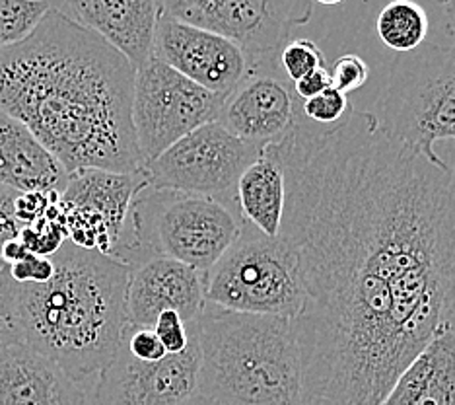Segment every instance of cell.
<instances>
[{"instance_id": "obj_9", "label": "cell", "mask_w": 455, "mask_h": 405, "mask_svg": "<svg viewBox=\"0 0 455 405\" xmlns=\"http://www.w3.org/2000/svg\"><path fill=\"white\" fill-rule=\"evenodd\" d=\"M261 149L237 139L219 121L185 134L144 164L148 187L211 197L237 209L235 185Z\"/></svg>"}, {"instance_id": "obj_27", "label": "cell", "mask_w": 455, "mask_h": 405, "mask_svg": "<svg viewBox=\"0 0 455 405\" xmlns=\"http://www.w3.org/2000/svg\"><path fill=\"white\" fill-rule=\"evenodd\" d=\"M154 331L160 337L165 352L170 355H178V352L185 351L191 341V324H188L178 312L165 310L154 321Z\"/></svg>"}, {"instance_id": "obj_8", "label": "cell", "mask_w": 455, "mask_h": 405, "mask_svg": "<svg viewBox=\"0 0 455 405\" xmlns=\"http://www.w3.org/2000/svg\"><path fill=\"white\" fill-rule=\"evenodd\" d=\"M224 96L195 85L158 59L137 69L132 90V129L147 164L185 134L219 121Z\"/></svg>"}, {"instance_id": "obj_33", "label": "cell", "mask_w": 455, "mask_h": 405, "mask_svg": "<svg viewBox=\"0 0 455 405\" xmlns=\"http://www.w3.org/2000/svg\"><path fill=\"white\" fill-rule=\"evenodd\" d=\"M28 254H29L28 247L22 244V240H20V238H16V240H10V242L4 244L3 252H0V259H3V263L6 267H10V265H14L18 262H22V259Z\"/></svg>"}, {"instance_id": "obj_2", "label": "cell", "mask_w": 455, "mask_h": 405, "mask_svg": "<svg viewBox=\"0 0 455 405\" xmlns=\"http://www.w3.org/2000/svg\"><path fill=\"white\" fill-rule=\"evenodd\" d=\"M134 69L94 31L51 8L22 44L0 49V108L72 174L144 168L132 129Z\"/></svg>"}, {"instance_id": "obj_23", "label": "cell", "mask_w": 455, "mask_h": 405, "mask_svg": "<svg viewBox=\"0 0 455 405\" xmlns=\"http://www.w3.org/2000/svg\"><path fill=\"white\" fill-rule=\"evenodd\" d=\"M276 65L281 69L283 75L294 85L299 78L307 77L309 72L325 69L327 59L323 55V51L317 47L315 41L296 37L288 41V44H284L283 49L278 51Z\"/></svg>"}, {"instance_id": "obj_12", "label": "cell", "mask_w": 455, "mask_h": 405, "mask_svg": "<svg viewBox=\"0 0 455 405\" xmlns=\"http://www.w3.org/2000/svg\"><path fill=\"white\" fill-rule=\"evenodd\" d=\"M299 109L302 101L292 82L276 62H265L224 96L219 123L237 139L263 150L268 144L283 142L299 127Z\"/></svg>"}, {"instance_id": "obj_4", "label": "cell", "mask_w": 455, "mask_h": 405, "mask_svg": "<svg viewBox=\"0 0 455 405\" xmlns=\"http://www.w3.org/2000/svg\"><path fill=\"white\" fill-rule=\"evenodd\" d=\"M201 393L214 405H307L294 321L206 304L196 320Z\"/></svg>"}, {"instance_id": "obj_3", "label": "cell", "mask_w": 455, "mask_h": 405, "mask_svg": "<svg viewBox=\"0 0 455 405\" xmlns=\"http://www.w3.org/2000/svg\"><path fill=\"white\" fill-rule=\"evenodd\" d=\"M44 285L18 283L22 341L84 382L116 359L127 329L131 267L67 240Z\"/></svg>"}, {"instance_id": "obj_6", "label": "cell", "mask_w": 455, "mask_h": 405, "mask_svg": "<svg viewBox=\"0 0 455 405\" xmlns=\"http://www.w3.org/2000/svg\"><path fill=\"white\" fill-rule=\"evenodd\" d=\"M374 113L393 141L446 166L434 144L455 142V45L422 44L397 61Z\"/></svg>"}, {"instance_id": "obj_17", "label": "cell", "mask_w": 455, "mask_h": 405, "mask_svg": "<svg viewBox=\"0 0 455 405\" xmlns=\"http://www.w3.org/2000/svg\"><path fill=\"white\" fill-rule=\"evenodd\" d=\"M68 172L26 125L0 108V185L16 193H57Z\"/></svg>"}, {"instance_id": "obj_31", "label": "cell", "mask_w": 455, "mask_h": 405, "mask_svg": "<svg viewBox=\"0 0 455 405\" xmlns=\"http://www.w3.org/2000/svg\"><path fill=\"white\" fill-rule=\"evenodd\" d=\"M16 197H18L16 191L0 185V252H3L6 242L20 238V232H22L24 228V224L16 218V211H14ZM4 267L6 265L3 263V259H0V269Z\"/></svg>"}, {"instance_id": "obj_19", "label": "cell", "mask_w": 455, "mask_h": 405, "mask_svg": "<svg viewBox=\"0 0 455 405\" xmlns=\"http://www.w3.org/2000/svg\"><path fill=\"white\" fill-rule=\"evenodd\" d=\"M381 405H455V329H443L399 374Z\"/></svg>"}, {"instance_id": "obj_29", "label": "cell", "mask_w": 455, "mask_h": 405, "mask_svg": "<svg viewBox=\"0 0 455 405\" xmlns=\"http://www.w3.org/2000/svg\"><path fill=\"white\" fill-rule=\"evenodd\" d=\"M10 277H12L16 283H32V285H44L51 280L55 273L53 259L28 254L22 262L10 265Z\"/></svg>"}, {"instance_id": "obj_7", "label": "cell", "mask_w": 455, "mask_h": 405, "mask_svg": "<svg viewBox=\"0 0 455 405\" xmlns=\"http://www.w3.org/2000/svg\"><path fill=\"white\" fill-rule=\"evenodd\" d=\"M204 296L206 304L228 312L294 320L304 308L306 290L291 246L245 223L204 275Z\"/></svg>"}, {"instance_id": "obj_36", "label": "cell", "mask_w": 455, "mask_h": 405, "mask_svg": "<svg viewBox=\"0 0 455 405\" xmlns=\"http://www.w3.org/2000/svg\"><path fill=\"white\" fill-rule=\"evenodd\" d=\"M312 3H317V4H327V6H333V4H340L343 0H312Z\"/></svg>"}, {"instance_id": "obj_10", "label": "cell", "mask_w": 455, "mask_h": 405, "mask_svg": "<svg viewBox=\"0 0 455 405\" xmlns=\"http://www.w3.org/2000/svg\"><path fill=\"white\" fill-rule=\"evenodd\" d=\"M160 12L230 39L253 67L276 62L292 29L312 20V0H158Z\"/></svg>"}, {"instance_id": "obj_20", "label": "cell", "mask_w": 455, "mask_h": 405, "mask_svg": "<svg viewBox=\"0 0 455 405\" xmlns=\"http://www.w3.org/2000/svg\"><path fill=\"white\" fill-rule=\"evenodd\" d=\"M284 195L283 166L271 149L265 147L237 180V209L247 224L268 238H276L281 232Z\"/></svg>"}, {"instance_id": "obj_15", "label": "cell", "mask_w": 455, "mask_h": 405, "mask_svg": "<svg viewBox=\"0 0 455 405\" xmlns=\"http://www.w3.org/2000/svg\"><path fill=\"white\" fill-rule=\"evenodd\" d=\"M65 14L106 39L134 69L152 59L158 0H65Z\"/></svg>"}, {"instance_id": "obj_5", "label": "cell", "mask_w": 455, "mask_h": 405, "mask_svg": "<svg viewBox=\"0 0 455 405\" xmlns=\"http://www.w3.org/2000/svg\"><path fill=\"white\" fill-rule=\"evenodd\" d=\"M243 224L240 211L211 197L147 187L134 197L111 257L131 269L152 257H170L206 275Z\"/></svg>"}, {"instance_id": "obj_16", "label": "cell", "mask_w": 455, "mask_h": 405, "mask_svg": "<svg viewBox=\"0 0 455 405\" xmlns=\"http://www.w3.org/2000/svg\"><path fill=\"white\" fill-rule=\"evenodd\" d=\"M82 384L24 341L0 351V405H86Z\"/></svg>"}, {"instance_id": "obj_21", "label": "cell", "mask_w": 455, "mask_h": 405, "mask_svg": "<svg viewBox=\"0 0 455 405\" xmlns=\"http://www.w3.org/2000/svg\"><path fill=\"white\" fill-rule=\"evenodd\" d=\"M381 44L399 53L419 49L428 34V14L415 0H389L376 18Z\"/></svg>"}, {"instance_id": "obj_11", "label": "cell", "mask_w": 455, "mask_h": 405, "mask_svg": "<svg viewBox=\"0 0 455 405\" xmlns=\"http://www.w3.org/2000/svg\"><path fill=\"white\" fill-rule=\"evenodd\" d=\"M199 365L196 321L188 349L160 360L134 359L121 343L116 359L98 374L94 405H175L196 392Z\"/></svg>"}, {"instance_id": "obj_18", "label": "cell", "mask_w": 455, "mask_h": 405, "mask_svg": "<svg viewBox=\"0 0 455 405\" xmlns=\"http://www.w3.org/2000/svg\"><path fill=\"white\" fill-rule=\"evenodd\" d=\"M147 187L148 178L144 168L131 174L84 168L68 175L59 201L68 209H86L96 213L108 224L113 249H116L123 232H125L134 197Z\"/></svg>"}, {"instance_id": "obj_32", "label": "cell", "mask_w": 455, "mask_h": 405, "mask_svg": "<svg viewBox=\"0 0 455 405\" xmlns=\"http://www.w3.org/2000/svg\"><path fill=\"white\" fill-rule=\"evenodd\" d=\"M331 88V75H329V67L325 69H317L314 72H309L307 77L299 78L294 82V92L299 101H306L309 98L317 96V93L325 92Z\"/></svg>"}, {"instance_id": "obj_13", "label": "cell", "mask_w": 455, "mask_h": 405, "mask_svg": "<svg viewBox=\"0 0 455 405\" xmlns=\"http://www.w3.org/2000/svg\"><path fill=\"white\" fill-rule=\"evenodd\" d=\"M152 57L220 96L240 86L255 69L230 39L165 14L158 18Z\"/></svg>"}, {"instance_id": "obj_30", "label": "cell", "mask_w": 455, "mask_h": 405, "mask_svg": "<svg viewBox=\"0 0 455 405\" xmlns=\"http://www.w3.org/2000/svg\"><path fill=\"white\" fill-rule=\"evenodd\" d=\"M60 199V195L57 193H41V191H29V193H18L16 197V218L24 226L34 224L39 221L41 216L45 215L51 205L57 203Z\"/></svg>"}, {"instance_id": "obj_26", "label": "cell", "mask_w": 455, "mask_h": 405, "mask_svg": "<svg viewBox=\"0 0 455 405\" xmlns=\"http://www.w3.org/2000/svg\"><path fill=\"white\" fill-rule=\"evenodd\" d=\"M329 75H331V86L337 88L339 92H343L345 96H348V93H353L355 90L366 85L370 78V69L362 57L347 53L335 59L333 67L329 69Z\"/></svg>"}, {"instance_id": "obj_22", "label": "cell", "mask_w": 455, "mask_h": 405, "mask_svg": "<svg viewBox=\"0 0 455 405\" xmlns=\"http://www.w3.org/2000/svg\"><path fill=\"white\" fill-rule=\"evenodd\" d=\"M49 10L47 0H0V49L22 44Z\"/></svg>"}, {"instance_id": "obj_28", "label": "cell", "mask_w": 455, "mask_h": 405, "mask_svg": "<svg viewBox=\"0 0 455 405\" xmlns=\"http://www.w3.org/2000/svg\"><path fill=\"white\" fill-rule=\"evenodd\" d=\"M121 343L134 359L140 360H160L168 355L154 328H137L127 324Z\"/></svg>"}, {"instance_id": "obj_1", "label": "cell", "mask_w": 455, "mask_h": 405, "mask_svg": "<svg viewBox=\"0 0 455 405\" xmlns=\"http://www.w3.org/2000/svg\"><path fill=\"white\" fill-rule=\"evenodd\" d=\"M268 149L284 172L278 236L306 290L292 321L307 405H381L430 339L455 329V166L355 106Z\"/></svg>"}, {"instance_id": "obj_35", "label": "cell", "mask_w": 455, "mask_h": 405, "mask_svg": "<svg viewBox=\"0 0 455 405\" xmlns=\"http://www.w3.org/2000/svg\"><path fill=\"white\" fill-rule=\"evenodd\" d=\"M175 405H214L211 400H206L204 396H201V393H193V396H189L188 400H183V401H180V403H175Z\"/></svg>"}, {"instance_id": "obj_25", "label": "cell", "mask_w": 455, "mask_h": 405, "mask_svg": "<svg viewBox=\"0 0 455 405\" xmlns=\"http://www.w3.org/2000/svg\"><path fill=\"white\" fill-rule=\"evenodd\" d=\"M350 106H353V103L348 101V96L331 86L325 92L317 93V96L302 101V113L309 121L329 125L331 127V125L339 123L347 116Z\"/></svg>"}, {"instance_id": "obj_34", "label": "cell", "mask_w": 455, "mask_h": 405, "mask_svg": "<svg viewBox=\"0 0 455 405\" xmlns=\"http://www.w3.org/2000/svg\"><path fill=\"white\" fill-rule=\"evenodd\" d=\"M438 3L446 10V28L448 36L455 39V0H438Z\"/></svg>"}, {"instance_id": "obj_24", "label": "cell", "mask_w": 455, "mask_h": 405, "mask_svg": "<svg viewBox=\"0 0 455 405\" xmlns=\"http://www.w3.org/2000/svg\"><path fill=\"white\" fill-rule=\"evenodd\" d=\"M22 341L18 320V283L10 277V269H0V351Z\"/></svg>"}, {"instance_id": "obj_14", "label": "cell", "mask_w": 455, "mask_h": 405, "mask_svg": "<svg viewBox=\"0 0 455 405\" xmlns=\"http://www.w3.org/2000/svg\"><path fill=\"white\" fill-rule=\"evenodd\" d=\"M206 308L204 275L170 257H152L131 269L127 285V324L152 328L165 310L191 324Z\"/></svg>"}]
</instances>
